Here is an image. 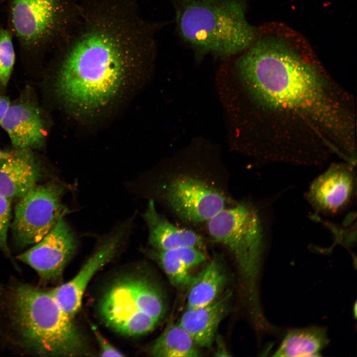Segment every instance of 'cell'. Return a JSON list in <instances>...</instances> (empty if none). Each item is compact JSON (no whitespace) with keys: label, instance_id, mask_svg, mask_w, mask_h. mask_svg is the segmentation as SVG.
Listing matches in <instances>:
<instances>
[{"label":"cell","instance_id":"3957f363","mask_svg":"<svg viewBox=\"0 0 357 357\" xmlns=\"http://www.w3.org/2000/svg\"><path fill=\"white\" fill-rule=\"evenodd\" d=\"M7 290L9 348L41 357L91 353L73 318L61 309L50 290L16 281Z\"/></svg>","mask_w":357,"mask_h":357},{"label":"cell","instance_id":"4316f807","mask_svg":"<svg viewBox=\"0 0 357 357\" xmlns=\"http://www.w3.org/2000/svg\"><path fill=\"white\" fill-rule=\"evenodd\" d=\"M10 155L9 151L4 152L0 149V160L8 157Z\"/></svg>","mask_w":357,"mask_h":357},{"label":"cell","instance_id":"cb8c5ba5","mask_svg":"<svg viewBox=\"0 0 357 357\" xmlns=\"http://www.w3.org/2000/svg\"><path fill=\"white\" fill-rule=\"evenodd\" d=\"M92 330L95 335L99 346L100 354L102 357H122L124 356L121 352L115 348L104 337L98 329L92 326Z\"/></svg>","mask_w":357,"mask_h":357},{"label":"cell","instance_id":"9c48e42d","mask_svg":"<svg viewBox=\"0 0 357 357\" xmlns=\"http://www.w3.org/2000/svg\"><path fill=\"white\" fill-rule=\"evenodd\" d=\"M78 247L77 237L63 218L39 242L16 256L37 274L42 285L60 279Z\"/></svg>","mask_w":357,"mask_h":357},{"label":"cell","instance_id":"5b68a950","mask_svg":"<svg viewBox=\"0 0 357 357\" xmlns=\"http://www.w3.org/2000/svg\"><path fill=\"white\" fill-rule=\"evenodd\" d=\"M23 60L39 63L67 39L68 0H0Z\"/></svg>","mask_w":357,"mask_h":357},{"label":"cell","instance_id":"d4e9b609","mask_svg":"<svg viewBox=\"0 0 357 357\" xmlns=\"http://www.w3.org/2000/svg\"><path fill=\"white\" fill-rule=\"evenodd\" d=\"M214 341H216V343L215 356L226 357L230 356L221 337L216 335Z\"/></svg>","mask_w":357,"mask_h":357},{"label":"cell","instance_id":"8992f818","mask_svg":"<svg viewBox=\"0 0 357 357\" xmlns=\"http://www.w3.org/2000/svg\"><path fill=\"white\" fill-rule=\"evenodd\" d=\"M165 309L159 288L141 276H127L115 282L103 295L99 306L105 324L128 336L150 332L163 317Z\"/></svg>","mask_w":357,"mask_h":357},{"label":"cell","instance_id":"484cf974","mask_svg":"<svg viewBox=\"0 0 357 357\" xmlns=\"http://www.w3.org/2000/svg\"><path fill=\"white\" fill-rule=\"evenodd\" d=\"M10 102L8 97L3 95H0V124Z\"/></svg>","mask_w":357,"mask_h":357},{"label":"cell","instance_id":"9a60e30c","mask_svg":"<svg viewBox=\"0 0 357 357\" xmlns=\"http://www.w3.org/2000/svg\"><path fill=\"white\" fill-rule=\"evenodd\" d=\"M232 296V292L228 291L211 303L186 308L183 313L178 323L197 347L212 346L219 324L230 310Z\"/></svg>","mask_w":357,"mask_h":357},{"label":"cell","instance_id":"8fae6325","mask_svg":"<svg viewBox=\"0 0 357 357\" xmlns=\"http://www.w3.org/2000/svg\"><path fill=\"white\" fill-rule=\"evenodd\" d=\"M166 198L179 218L192 223L208 221L225 208L226 202L219 191L188 176L173 180L167 188Z\"/></svg>","mask_w":357,"mask_h":357},{"label":"cell","instance_id":"2e32d148","mask_svg":"<svg viewBox=\"0 0 357 357\" xmlns=\"http://www.w3.org/2000/svg\"><path fill=\"white\" fill-rule=\"evenodd\" d=\"M143 218L153 249L167 250L186 246L201 249L203 246V239L199 235L171 223L158 212L152 200L148 202Z\"/></svg>","mask_w":357,"mask_h":357},{"label":"cell","instance_id":"5bb4252c","mask_svg":"<svg viewBox=\"0 0 357 357\" xmlns=\"http://www.w3.org/2000/svg\"><path fill=\"white\" fill-rule=\"evenodd\" d=\"M9 153L0 160V194L19 198L40 180L42 165L33 149L14 148Z\"/></svg>","mask_w":357,"mask_h":357},{"label":"cell","instance_id":"52a82bcc","mask_svg":"<svg viewBox=\"0 0 357 357\" xmlns=\"http://www.w3.org/2000/svg\"><path fill=\"white\" fill-rule=\"evenodd\" d=\"M207 222L211 238L234 256L247 296L251 301L257 302V283L263 243L257 210L250 204L240 202L223 209Z\"/></svg>","mask_w":357,"mask_h":357},{"label":"cell","instance_id":"7402d4cb","mask_svg":"<svg viewBox=\"0 0 357 357\" xmlns=\"http://www.w3.org/2000/svg\"><path fill=\"white\" fill-rule=\"evenodd\" d=\"M10 199L0 194V250L11 261L18 271L19 267L14 261L7 243V233L11 220Z\"/></svg>","mask_w":357,"mask_h":357},{"label":"cell","instance_id":"ffe728a7","mask_svg":"<svg viewBox=\"0 0 357 357\" xmlns=\"http://www.w3.org/2000/svg\"><path fill=\"white\" fill-rule=\"evenodd\" d=\"M150 254L159 263L170 282L178 288L188 287L193 276L181 262L173 249L160 250L153 249Z\"/></svg>","mask_w":357,"mask_h":357},{"label":"cell","instance_id":"277c9868","mask_svg":"<svg viewBox=\"0 0 357 357\" xmlns=\"http://www.w3.org/2000/svg\"><path fill=\"white\" fill-rule=\"evenodd\" d=\"M179 36L200 56L227 58L243 52L258 28L245 16L243 0H172Z\"/></svg>","mask_w":357,"mask_h":357},{"label":"cell","instance_id":"4fadbf2b","mask_svg":"<svg viewBox=\"0 0 357 357\" xmlns=\"http://www.w3.org/2000/svg\"><path fill=\"white\" fill-rule=\"evenodd\" d=\"M356 189V175L353 166L345 163L334 164L313 180L306 198L317 213L334 215L351 205Z\"/></svg>","mask_w":357,"mask_h":357},{"label":"cell","instance_id":"ba28073f","mask_svg":"<svg viewBox=\"0 0 357 357\" xmlns=\"http://www.w3.org/2000/svg\"><path fill=\"white\" fill-rule=\"evenodd\" d=\"M65 190L63 184L51 181L36 184L19 198L11 225L17 247L39 242L69 213L62 202Z\"/></svg>","mask_w":357,"mask_h":357},{"label":"cell","instance_id":"7c38bea8","mask_svg":"<svg viewBox=\"0 0 357 357\" xmlns=\"http://www.w3.org/2000/svg\"><path fill=\"white\" fill-rule=\"evenodd\" d=\"M0 126L14 148L40 149L48 134V122L32 88L26 87L10 102Z\"/></svg>","mask_w":357,"mask_h":357},{"label":"cell","instance_id":"7a4b0ae2","mask_svg":"<svg viewBox=\"0 0 357 357\" xmlns=\"http://www.w3.org/2000/svg\"><path fill=\"white\" fill-rule=\"evenodd\" d=\"M134 40L122 28L100 22L76 41L60 45L53 89L62 104L80 115H94L114 103L138 63Z\"/></svg>","mask_w":357,"mask_h":357},{"label":"cell","instance_id":"30bf717a","mask_svg":"<svg viewBox=\"0 0 357 357\" xmlns=\"http://www.w3.org/2000/svg\"><path fill=\"white\" fill-rule=\"evenodd\" d=\"M130 219L116 227L102 240L80 268L68 282L50 289L61 309L70 317L80 309L86 287L95 273L114 257L130 232Z\"/></svg>","mask_w":357,"mask_h":357},{"label":"cell","instance_id":"e0dca14e","mask_svg":"<svg viewBox=\"0 0 357 357\" xmlns=\"http://www.w3.org/2000/svg\"><path fill=\"white\" fill-rule=\"evenodd\" d=\"M228 280L222 258L215 256L198 274L193 276L188 287L186 308L201 306L217 299Z\"/></svg>","mask_w":357,"mask_h":357},{"label":"cell","instance_id":"ac0fdd59","mask_svg":"<svg viewBox=\"0 0 357 357\" xmlns=\"http://www.w3.org/2000/svg\"><path fill=\"white\" fill-rule=\"evenodd\" d=\"M328 343L326 330L322 327L294 329L287 334L273 356H319Z\"/></svg>","mask_w":357,"mask_h":357},{"label":"cell","instance_id":"6da1fadb","mask_svg":"<svg viewBox=\"0 0 357 357\" xmlns=\"http://www.w3.org/2000/svg\"><path fill=\"white\" fill-rule=\"evenodd\" d=\"M307 44L285 27L259 28L254 41L237 60L236 69L258 101L306 114L342 136L347 127L328 98L323 80L306 59Z\"/></svg>","mask_w":357,"mask_h":357},{"label":"cell","instance_id":"d6986e66","mask_svg":"<svg viewBox=\"0 0 357 357\" xmlns=\"http://www.w3.org/2000/svg\"><path fill=\"white\" fill-rule=\"evenodd\" d=\"M150 354L159 357H194L200 353L194 340L179 324L168 325L149 349Z\"/></svg>","mask_w":357,"mask_h":357},{"label":"cell","instance_id":"44dd1931","mask_svg":"<svg viewBox=\"0 0 357 357\" xmlns=\"http://www.w3.org/2000/svg\"><path fill=\"white\" fill-rule=\"evenodd\" d=\"M14 38L10 31L0 25V93L8 85L15 62Z\"/></svg>","mask_w":357,"mask_h":357},{"label":"cell","instance_id":"603a6c76","mask_svg":"<svg viewBox=\"0 0 357 357\" xmlns=\"http://www.w3.org/2000/svg\"><path fill=\"white\" fill-rule=\"evenodd\" d=\"M7 287L0 283V351L5 348L7 337Z\"/></svg>","mask_w":357,"mask_h":357}]
</instances>
